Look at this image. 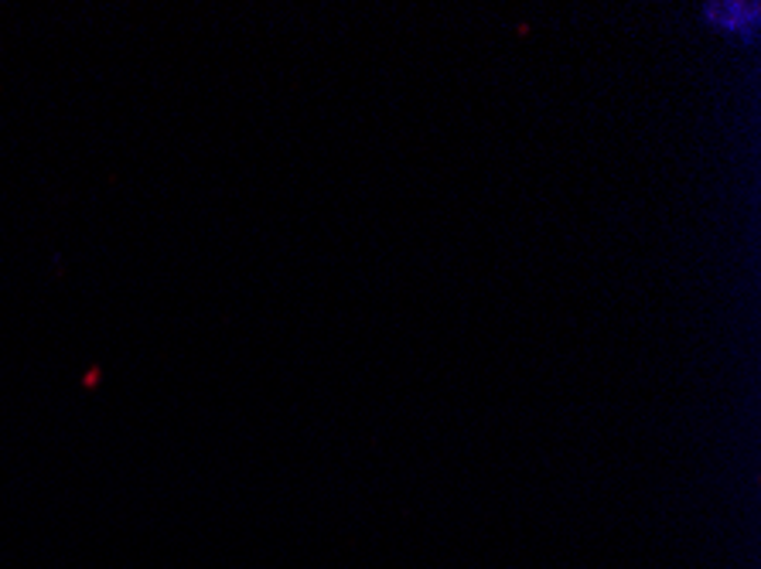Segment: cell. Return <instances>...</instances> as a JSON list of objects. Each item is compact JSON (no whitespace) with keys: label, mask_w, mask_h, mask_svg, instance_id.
<instances>
[{"label":"cell","mask_w":761,"mask_h":569,"mask_svg":"<svg viewBox=\"0 0 761 569\" xmlns=\"http://www.w3.org/2000/svg\"><path fill=\"white\" fill-rule=\"evenodd\" d=\"M704 21L724 38L751 42L758 35V4H707Z\"/></svg>","instance_id":"cell-1"}]
</instances>
